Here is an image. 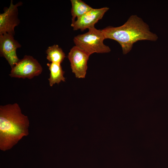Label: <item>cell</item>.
<instances>
[{
    "label": "cell",
    "mask_w": 168,
    "mask_h": 168,
    "mask_svg": "<svg viewBox=\"0 0 168 168\" xmlns=\"http://www.w3.org/2000/svg\"><path fill=\"white\" fill-rule=\"evenodd\" d=\"M101 30L105 39L115 40L120 44L124 54L129 52L133 44L138 41H155L158 39L157 35L151 31L148 25L136 15L130 16L122 26H108Z\"/></svg>",
    "instance_id": "obj_2"
},
{
    "label": "cell",
    "mask_w": 168,
    "mask_h": 168,
    "mask_svg": "<svg viewBox=\"0 0 168 168\" xmlns=\"http://www.w3.org/2000/svg\"><path fill=\"white\" fill-rule=\"evenodd\" d=\"M14 36L8 33L0 35V56L6 59L12 68L20 60L16 54V50L21 47Z\"/></svg>",
    "instance_id": "obj_7"
},
{
    "label": "cell",
    "mask_w": 168,
    "mask_h": 168,
    "mask_svg": "<svg viewBox=\"0 0 168 168\" xmlns=\"http://www.w3.org/2000/svg\"><path fill=\"white\" fill-rule=\"evenodd\" d=\"M87 32L79 35L73 39L76 46L90 55L94 53H105L110 52L111 49L104 43L105 39L101 30L93 27L89 28Z\"/></svg>",
    "instance_id": "obj_3"
},
{
    "label": "cell",
    "mask_w": 168,
    "mask_h": 168,
    "mask_svg": "<svg viewBox=\"0 0 168 168\" xmlns=\"http://www.w3.org/2000/svg\"><path fill=\"white\" fill-rule=\"evenodd\" d=\"M109 8L105 7L93 8L77 18L71 24L74 30H80L83 31L86 29L94 27L95 25L101 19Z\"/></svg>",
    "instance_id": "obj_8"
},
{
    "label": "cell",
    "mask_w": 168,
    "mask_h": 168,
    "mask_svg": "<svg viewBox=\"0 0 168 168\" xmlns=\"http://www.w3.org/2000/svg\"><path fill=\"white\" fill-rule=\"evenodd\" d=\"M47 59L50 63H61L66 57L62 49L57 44L48 47L46 51Z\"/></svg>",
    "instance_id": "obj_11"
},
{
    "label": "cell",
    "mask_w": 168,
    "mask_h": 168,
    "mask_svg": "<svg viewBox=\"0 0 168 168\" xmlns=\"http://www.w3.org/2000/svg\"><path fill=\"white\" fill-rule=\"evenodd\" d=\"M47 65L50 72V77L48 79L50 86H52L55 83L58 84L61 81L65 82V78L64 76V72L60 63H48Z\"/></svg>",
    "instance_id": "obj_9"
},
{
    "label": "cell",
    "mask_w": 168,
    "mask_h": 168,
    "mask_svg": "<svg viewBox=\"0 0 168 168\" xmlns=\"http://www.w3.org/2000/svg\"><path fill=\"white\" fill-rule=\"evenodd\" d=\"M29 121L16 103L0 106V149H11L29 134Z\"/></svg>",
    "instance_id": "obj_1"
},
{
    "label": "cell",
    "mask_w": 168,
    "mask_h": 168,
    "mask_svg": "<svg viewBox=\"0 0 168 168\" xmlns=\"http://www.w3.org/2000/svg\"><path fill=\"white\" fill-rule=\"evenodd\" d=\"M22 4L20 2L14 4L12 0L9 7L4 8V12L0 14V35L8 33L14 35V28L20 23L18 7Z\"/></svg>",
    "instance_id": "obj_5"
},
{
    "label": "cell",
    "mask_w": 168,
    "mask_h": 168,
    "mask_svg": "<svg viewBox=\"0 0 168 168\" xmlns=\"http://www.w3.org/2000/svg\"><path fill=\"white\" fill-rule=\"evenodd\" d=\"M72 23L75 21L76 18L81 17L91 10L92 8L81 0H71Z\"/></svg>",
    "instance_id": "obj_10"
},
{
    "label": "cell",
    "mask_w": 168,
    "mask_h": 168,
    "mask_svg": "<svg viewBox=\"0 0 168 168\" xmlns=\"http://www.w3.org/2000/svg\"><path fill=\"white\" fill-rule=\"evenodd\" d=\"M43 68L32 56L26 55L12 68L9 76L18 78L31 79L41 74Z\"/></svg>",
    "instance_id": "obj_4"
},
{
    "label": "cell",
    "mask_w": 168,
    "mask_h": 168,
    "mask_svg": "<svg viewBox=\"0 0 168 168\" xmlns=\"http://www.w3.org/2000/svg\"><path fill=\"white\" fill-rule=\"evenodd\" d=\"M90 56L76 46L71 49L68 58L70 63L72 72L76 77L83 78L85 77Z\"/></svg>",
    "instance_id": "obj_6"
}]
</instances>
